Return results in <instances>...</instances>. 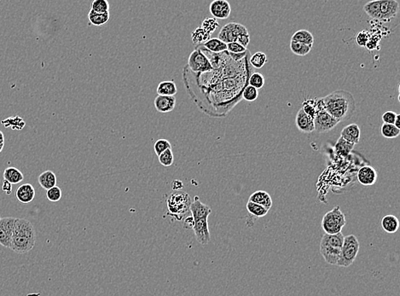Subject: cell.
Instances as JSON below:
<instances>
[{
	"instance_id": "cell-1",
	"label": "cell",
	"mask_w": 400,
	"mask_h": 296,
	"mask_svg": "<svg viewBox=\"0 0 400 296\" xmlns=\"http://www.w3.org/2000/svg\"><path fill=\"white\" fill-rule=\"evenodd\" d=\"M324 110L339 122L350 120L356 110L353 96L345 90H337L321 99Z\"/></svg>"
},
{
	"instance_id": "cell-2",
	"label": "cell",
	"mask_w": 400,
	"mask_h": 296,
	"mask_svg": "<svg viewBox=\"0 0 400 296\" xmlns=\"http://www.w3.org/2000/svg\"><path fill=\"white\" fill-rule=\"evenodd\" d=\"M36 244V232L29 219L16 218L14 230L11 238V248L16 254L29 253Z\"/></svg>"
},
{
	"instance_id": "cell-3",
	"label": "cell",
	"mask_w": 400,
	"mask_h": 296,
	"mask_svg": "<svg viewBox=\"0 0 400 296\" xmlns=\"http://www.w3.org/2000/svg\"><path fill=\"white\" fill-rule=\"evenodd\" d=\"M343 242L344 236L341 232L336 235L324 234L322 236L320 242V253L327 263L333 265L337 264Z\"/></svg>"
},
{
	"instance_id": "cell-4",
	"label": "cell",
	"mask_w": 400,
	"mask_h": 296,
	"mask_svg": "<svg viewBox=\"0 0 400 296\" xmlns=\"http://www.w3.org/2000/svg\"><path fill=\"white\" fill-rule=\"evenodd\" d=\"M192 203V197L188 193L184 191H174L167 200L168 215H172L177 220H182L191 213L190 207Z\"/></svg>"
},
{
	"instance_id": "cell-5",
	"label": "cell",
	"mask_w": 400,
	"mask_h": 296,
	"mask_svg": "<svg viewBox=\"0 0 400 296\" xmlns=\"http://www.w3.org/2000/svg\"><path fill=\"white\" fill-rule=\"evenodd\" d=\"M346 224V216L339 206H336L332 210L327 212L322 217V228L325 232L324 234L336 235L340 233Z\"/></svg>"
},
{
	"instance_id": "cell-6",
	"label": "cell",
	"mask_w": 400,
	"mask_h": 296,
	"mask_svg": "<svg viewBox=\"0 0 400 296\" xmlns=\"http://www.w3.org/2000/svg\"><path fill=\"white\" fill-rule=\"evenodd\" d=\"M359 242L354 235L344 236L343 245L340 252V259L336 265L348 267L354 262L359 251Z\"/></svg>"
},
{
	"instance_id": "cell-7",
	"label": "cell",
	"mask_w": 400,
	"mask_h": 296,
	"mask_svg": "<svg viewBox=\"0 0 400 296\" xmlns=\"http://www.w3.org/2000/svg\"><path fill=\"white\" fill-rule=\"evenodd\" d=\"M188 67L194 73L199 74L209 73L213 70L208 57H206L205 54L197 47L195 48V50L191 53L189 57Z\"/></svg>"
},
{
	"instance_id": "cell-8",
	"label": "cell",
	"mask_w": 400,
	"mask_h": 296,
	"mask_svg": "<svg viewBox=\"0 0 400 296\" xmlns=\"http://www.w3.org/2000/svg\"><path fill=\"white\" fill-rule=\"evenodd\" d=\"M248 29L242 24L238 22H230L224 25L220 30L219 38L221 41L225 44L237 42L239 38L245 34H248Z\"/></svg>"
},
{
	"instance_id": "cell-9",
	"label": "cell",
	"mask_w": 400,
	"mask_h": 296,
	"mask_svg": "<svg viewBox=\"0 0 400 296\" xmlns=\"http://www.w3.org/2000/svg\"><path fill=\"white\" fill-rule=\"evenodd\" d=\"M314 132L318 133H324L333 130L340 123L336 119L331 116L325 110L319 111L313 119Z\"/></svg>"
},
{
	"instance_id": "cell-10",
	"label": "cell",
	"mask_w": 400,
	"mask_h": 296,
	"mask_svg": "<svg viewBox=\"0 0 400 296\" xmlns=\"http://www.w3.org/2000/svg\"><path fill=\"white\" fill-rule=\"evenodd\" d=\"M400 12V3L396 0H379V21H389Z\"/></svg>"
},
{
	"instance_id": "cell-11",
	"label": "cell",
	"mask_w": 400,
	"mask_h": 296,
	"mask_svg": "<svg viewBox=\"0 0 400 296\" xmlns=\"http://www.w3.org/2000/svg\"><path fill=\"white\" fill-rule=\"evenodd\" d=\"M15 220L16 218L13 217H5L0 219V245L3 247H11Z\"/></svg>"
},
{
	"instance_id": "cell-12",
	"label": "cell",
	"mask_w": 400,
	"mask_h": 296,
	"mask_svg": "<svg viewBox=\"0 0 400 296\" xmlns=\"http://www.w3.org/2000/svg\"><path fill=\"white\" fill-rule=\"evenodd\" d=\"M192 230H194L195 237L199 244H202L203 246L209 244L211 236L209 232L208 219L194 220V226Z\"/></svg>"
},
{
	"instance_id": "cell-13",
	"label": "cell",
	"mask_w": 400,
	"mask_h": 296,
	"mask_svg": "<svg viewBox=\"0 0 400 296\" xmlns=\"http://www.w3.org/2000/svg\"><path fill=\"white\" fill-rule=\"evenodd\" d=\"M210 13L215 19H227L231 13L230 4L226 0H214L209 6Z\"/></svg>"
},
{
	"instance_id": "cell-14",
	"label": "cell",
	"mask_w": 400,
	"mask_h": 296,
	"mask_svg": "<svg viewBox=\"0 0 400 296\" xmlns=\"http://www.w3.org/2000/svg\"><path fill=\"white\" fill-rule=\"evenodd\" d=\"M190 211L192 213V217L194 220L208 219L209 215L212 213L211 208H209L208 205L202 203L197 196H195L194 201H192V205L190 207Z\"/></svg>"
},
{
	"instance_id": "cell-15",
	"label": "cell",
	"mask_w": 400,
	"mask_h": 296,
	"mask_svg": "<svg viewBox=\"0 0 400 296\" xmlns=\"http://www.w3.org/2000/svg\"><path fill=\"white\" fill-rule=\"evenodd\" d=\"M295 124L298 130L301 131L303 133H311L314 132L313 118L308 115L302 109L298 111Z\"/></svg>"
},
{
	"instance_id": "cell-16",
	"label": "cell",
	"mask_w": 400,
	"mask_h": 296,
	"mask_svg": "<svg viewBox=\"0 0 400 296\" xmlns=\"http://www.w3.org/2000/svg\"><path fill=\"white\" fill-rule=\"evenodd\" d=\"M154 104L160 113H168L175 109L176 98L174 96H157Z\"/></svg>"
},
{
	"instance_id": "cell-17",
	"label": "cell",
	"mask_w": 400,
	"mask_h": 296,
	"mask_svg": "<svg viewBox=\"0 0 400 296\" xmlns=\"http://www.w3.org/2000/svg\"><path fill=\"white\" fill-rule=\"evenodd\" d=\"M358 181L364 186L373 185L377 180V172L370 166L361 167L358 172Z\"/></svg>"
},
{
	"instance_id": "cell-18",
	"label": "cell",
	"mask_w": 400,
	"mask_h": 296,
	"mask_svg": "<svg viewBox=\"0 0 400 296\" xmlns=\"http://www.w3.org/2000/svg\"><path fill=\"white\" fill-rule=\"evenodd\" d=\"M16 197L22 204H28L34 200L35 190L31 183L21 184L16 191Z\"/></svg>"
},
{
	"instance_id": "cell-19",
	"label": "cell",
	"mask_w": 400,
	"mask_h": 296,
	"mask_svg": "<svg viewBox=\"0 0 400 296\" xmlns=\"http://www.w3.org/2000/svg\"><path fill=\"white\" fill-rule=\"evenodd\" d=\"M361 136V131L357 124H350L346 127H344L343 130L341 131L340 137L345 139L346 141L349 142L352 145H357L360 140Z\"/></svg>"
},
{
	"instance_id": "cell-20",
	"label": "cell",
	"mask_w": 400,
	"mask_h": 296,
	"mask_svg": "<svg viewBox=\"0 0 400 296\" xmlns=\"http://www.w3.org/2000/svg\"><path fill=\"white\" fill-rule=\"evenodd\" d=\"M248 201L260 205L266 208L268 211L272 207V199L266 191H257L249 197Z\"/></svg>"
},
{
	"instance_id": "cell-21",
	"label": "cell",
	"mask_w": 400,
	"mask_h": 296,
	"mask_svg": "<svg viewBox=\"0 0 400 296\" xmlns=\"http://www.w3.org/2000/svg\"><path fill=\"white\" fill-rule=\"evenodd\" d=\"M38 181H39L40 186L46 191L57 186V176L52 171H50V170H47L41 173L38 178Z\"/></svg>"
},
{
	"instance_id": "cell-22",
	"label": "cell",
	"mask_w": 400,
	"mask_h": 296,
	"mask_svg": "<svg viewBox=\"0 0 400 296\" xmlns=\"http://www.w3.org/2000/svg\"><path fill=\"white\" fill-rule=\"evenodd\" d=\"M291 41L312 46L314 43V37L312 35V33L309 32L305 29H301V30H298L297 32L294 33L292 35Z\"/></svg>"
},
{
	"instance_id": "cell-23",
	"label": "cell",
	"mask_w": 400,
	"mask_h": 296,
	"mask_svg": "<svg viewBox=\"0 0 400 296\" xmlns=\"http://www.w3.org/2000/svg\"><path fill=\"white\" fill-rule=\"evenodd\" d=\"M382 226L386 233L393 234L400 228V221L394 215H386L382 219Z\"/></svg>"
},
{
	"instance_id": "cell-24",
	"label": "cell",
	"mask_w": 400,
	"mask_h": 296,
	"mask_svg": "<svg viewBox=\"0 0 400 296\" xmlns=\"http://www.w3.org/2000/svg\"><path fill=\"white\" fill-rule=\"evenodd\" d=\"M4 180H6L9 183L14 185L22 182L24 180V176L20 170L13 166H10L4 170Z\"/></svg>"
},
{
	"instance_id": "cell-25",
	"label": "cell",
	"mask_w": 400,
	"mask_h": 296,
	"mask_svg": "<svg viewBox=\"0 0 400 296\" xmlns=\"http://www.w3.org/2000/svg\"><path fill=\"white\" fill-rule=\"evenodd\" d=\"M158 96H175L177 92V85L172 81L161 82L157 86Z\"/></svg>"
},
{
	"instance_id": "cell-26",
	"label": "cell",
	"mask_w": 400,
	"mask_h": 296,
	"mask_svg": "<svg viewBox=\"0 0 400 296\" xmlns=\"http://www.w3.org/2000/svg\"><path fill=\"white\" fill-rule=\"evenodd\" d=\"M202 46L205 47L206 49H208L209 51L216 53V54L222 53L227 50V44L221 41L218 38L209 39L208 41L204 43Z\"/></svg>"
},
{
	"instance_id": "cell-27",
	"label": "cell",
	"mask_w": 400,
	"mask_h": 296,
	"mask_svg": "<svg viewBox=\"0 0 400 296\" xmlns=\"http://www.w3.org/2000/svg\"><path fill=\"white\" fill-rule=\"evenodd\" d=\"M353 148H354V145L346 141L341 137H340L339 139L337 140L336 146H335V149H336L337 155L342 156V157H347V155H349L352 150L353 149Z\"/></svg>"
},
{
	"instance_id": "cell-28",
	"label": "cell",
	"mask_w": 400,
	"mask_h": 296,
	"mask_svg": "<svg viewBox=\"0 0 400 296\" xmlns=\"http://www.w3.org/2000/svg\"><path fill=\"white\" fill-rule=\"evenodd\" d=\"M89 21L94 26L99 27L107 23L110 18V12L106 13H96L95 11H89L88 14Z\"/></svg>"
},
{
	"instance_id": "cell-29",
	"label": "cell",
	"mask_w": 400,
	"mask_h": 296,
	"mask_svg": "<svg viewBox=\"0 0 400 296\" xmlns=\"http://www.w3.org/2000/svg\"><path fill=\"white\" fill-rule=\"evenodd\" d=\"M210 39H211V34L208 32H206L205 30L201 27L195 29V31L192 33V41L195 44L203 45L204 43L208 41Z\"/></svg>"
},
{
	"instance_id": "cell-30",
	"label": "cell",
	"mask_w": 400,
	"mask_h": 296,
	"mask_svg": "<svg viewBox=\"0 0 400 296\" xmlns=\"http://www.w3.org/2000/svg\"><path fill=\"white\" fill-rule=\"evenodd\" d=\"M4 127H11L14 130L20 131L25 127V121L20 116L10 117L6 120H2Z\"/></svg>"
},
{
	"instance_id": "cell-31",
	"label": "cell",
	"mask_w": 400,
	"mask_h": 296,
	"mask_svg": "<svg viewBox=\"0 0 400 296\" xmlns=\"http://www.w3.org/2000/svg\"><path fill=\"white\" fill-rule=\"evenodd\" d=\"M312 48V46H306V45L301 44V43L290 41L291 51L296 56H300V57L306 56L307 54L311 52Z\"/></svg>"
},
{
	"instance_id": "cell-32",
	"label": "cell",
	"mask_w": 400,
	"mask_h": 296,
	"mask_svg": "<svg viewBox=\"0 0 400 296\" xmlns=\"http://www.w3.org/2000/svg\"><path fill=\"white\" fill-rule=\"evenodd\" d=\"M247 210L250 214L257 217V218H262L268 214V210L260 205L256 204L251 201H248L247 203Z\"/></svg>"
},
{
	"instance_id": "cell-33",
	"label": "cell",
	"mask_w": 400,
	"mask_h": 296,
	"mask_svg": "<svg viewBox=\"0 0 400 296\" xmlns=\"http://www.w3.org/2000/svg\"><path fill=\"white\" fill-rule=\"evenodd\" d=\"M381 132L384 138H396L400 136V129L397 128L394 125L383 123L381 128Z\"/></svg>"
},
{
	"instance_id": "cell-34",
	"label": "cell",
	"mask_w": 400,
	"mask_h": 296,
	"mask_svg": "<svg viewBox=\"0 0 400 296\" xmlns=\"http://www.w3.org/2000/svg\"><path fill=\"white\" fill-rule=\"evenodd\" d=\"M267 63V57L266 54L264 52H256L252 55L251 58H250V64H251L253 67L255 68H262Z\"/></svg>"
},
{
	"instance_id": "cell-35",
	"label": "cell",
	"mask_w": 400,
	"mask_h": 296,
	"mask_svg": "<svg viewBox=\"0 0 400 296\" xmlns=\"http://www.w3.org/2000/svg\"><path fill=\"white\" fill-rule=\"evenodd\" d=\"M110 3L107 0H94L92 4V11L96 13L110 12Z\"/></svg>"
},
{
	"instance_id": "cell-36",
	"label": "cell",
	"mask_w": 400,
	"mask_h": 296,
	"mask_svg": "<svg viewBox=\"0 0 400 296\" xmlns=\"http://www.w3.org/2000/svg\"><path fill=\"white\" fill-rule=\"evenodd\" d=\"M248 84L257 90L261 89L265 85V77L260 73H254L248 80Z\"/></svg>"
},
{
	"instance_id": "cell-37",
	"label": "cell",
	"mask_w": 400,
	"mask_h": 296,
	"mask_svg": "<svg viewBox=\"0 0 400 296\" xmlns=\"http://www.w3.org/2000/svg\"><path fill=\"white\" fill-rule=\"evenodd\" d=\"M219 26H220V23L215 18H206L205 20L202 21L201 28L204 29L206 32L211 34L219 28Z\"/></svg>"
},
{
	"instance_id": "cell-38",
	"label": "cell",
	"mask_w": 400,
	"mask_h": 296,
	"mask_svg": "<svg viewBox=\"0 0 400 296\" xmlns=\"http://www.w3.org/2000/svg\"><path fill=\"white\" fill-rule=\"evenodd\" d=\"M159 162L162 166H170L174 164V153L172 148L167 149L166 151L163 152L158 156Z\"/></svg>"
},
{
	"instance_id": "cell-39",
	"label": "cell",
	"mask_w": 400,
	"mask_h": 296,
	"mask_svg": "<svg viewBox=\"0 0 400 296\" xmlns=\"http://www.w3.org/2000/svg\"><path fill=\"white\" fill-rule=\"evenodd\" d=\"M241 97H242V99L246 100V101H248V102H254L256 99H258V90L255 89L251 85H248L243 90Z\"/></svg>"
},
{
	"instance_id": "cell-40",
	"label": "cell",
	"mask_w": 400,
	"mask_h": 296,
	"mask_svg": "<svg viewBox=\"0 0 400 296\" xmlns=\"http://www.w3.org/2000/svg\"><path fill=\"white\" fill-rule=\"evenodd\" d=\"M171 148H172V145H171L170 142L167 140V139H164V138L157 140L155 145H154V149H155V152H156L157 156H159L161 153L166 151L167 149H171Z\"/></svg>"
},
{
	"instance_id": "cell-41",
	"label": "cell",
	"mask_w": 400,
	"mask_h": 296,
	"mask_svg": "<svg viewBox=\"0 0 400 296\" xmlns=\"http://www.w3.org/2000/svg\"><path fill=\"white\" fill-rule=\"evenodd\" d=\"M62 196H63L62 190L58 186L53 187L46 191V198L52 202L60 201Z\"/></svg>"
},
{
	"instance_id": "cell-42",
	"label": "cell",
	"mask_w": 400,
	"mask_h": 296,
	"mask_svg": "<svg viewBox=\"0 0 400 296\" xmlns=\"http://www.w3.org/2000/svg\"><path fill=\"white\" fill-rule=\"evenodd\" d=\"M370 35L371 33L366 30H362L361 32L358 33L356 36V42L358 44V46L365 47L368 43V39L370 38Z\"/></svg>"
},
{
	"instance_id": "cell-43",
	"label": "cell",
	"mask_w": 400,
	"mask_h": 296,
	"mask_svg": "<svg viewBox=\"0 0 400 296\" xmlns=\"http://www.w3.org/2000/svg\"><path fill=\"white\" fill-rule=\"evenodd\" d=\"M227 51L231 54H242L247 52L248 49L238 43L232 42L227 44Z\"/></svg>"
},
{
	"instance_id": "cell-44",
	"label": "cell",
	"mask_w": 400,
	"mask_h": 296,
	"mask_svg": "<svg viewBox=\"0 0 400 296\" xmlns=\"http://www.w3.org/2000/svg\"><path fill=\"white\" fill-rule=\"evenodd\" d=\"M397 115L398 114L393 112V111H386L383 115V122L385 124H391V125H394L395 120H396Z\"/></svg>"
},
{
	"instance_id": "cell-45",
	"label": "cell",
	"mask_w": 400,
	"mask_h": 296,
	"mask_svg": "<svg viewBox=\"0 0 400 296\" xmlns=\"http://www.w3.org/2000/svg\"><path fill=\"white\" fill-rule=\"evenodd\" d=\"M378 44H379V39H378L377 37H375V36H373L371 34L365 47H366L367 49H369V50H373V49H375V48L377 47Z\"/></svg>"
},
{
	"instance_id": "cell-46",
	"label": "cell",
	"mask_w": 400,
	"mask_h": 296,
	"mask_svg": "<svg viewBox=\"0 0 400 296\" xmlns=\"http://www.w3.org/2000/svg\"><path fill=\"white\" fill-rule=\"evenodd\" d=\"M2 191H4V194L10 196L12 193V191H13V185L11 183H9L6 180H4L3 185H2Z\"/></svg>"
},
{
	"instance_id": "cell-47",
	"label": "cell",
	"mask_w": 400,
	"mask_h": 296,
	"mask_svg": "<svg viewBox=\"0 0 400 296\" xmlns=\"http://www.w3.org/2000/svg\"><path fill=\"white\" fill-rule=\"evenodd\" d=\"M194 226V219L192 216H189L187 218H185L184 220V229H192Z\"/></svg>"
},
{
	"instance_id": "cell-48",
	"label": "cell",
	"mask_w": 400,
	"mask_h": 296,
	"mask_svg": "<svg viewBox=\"0 0 400 296\" xmlns=\"http://www.w3.org/2000/svg\"><path fill=\"white\" fill-rule=\"evenodd\" d=\"M171 186H172L174 191H178L184 187V184H183V182L181 180H176L172 182Z\"/></svg>"
},
{
	"instance_id": "cell-49",
	"label": "cell",
	"mask_w": 400,
	"mask_h": 296,
	"mask_svg": "<svg viewBox=\"0 0 400 296\" xmlns=\"http://www.w3.org/2000/svg\"><path fill=\"white\" fill-rule=\"evenodd\" d=\"M394 126H395L397 128L400 129V115H399V114H398V115H397L396 120H395V122H394Z\"/></svg>"
},
{
	"instance_id": "cell-50",
	"label": "cell",
	"mask_w": 400,
	"mask_h": 296,
	"mask_svg": "<svg viewBox=\"0 0 400 296\" xmlns=\"http://www.w3.org/2000/svg\"><path fill=\"white\" fill-rule=\"evenodd\" d=\"M4 141L0 142V153H1V152H2V150H3V148H4Z\"/></svg>"
},
{
	"instance_id": "cell-51",
	"label": "cell",
	"mask_w": 400,
	"mask_h": 296,
	"mask_svg": "<svg viewBox=\"0 0 400 296\" xmlns=\"http://www.w3.org/2000/svg\"><path fill=\"white\" fill-rule=\"evenodd\" d=\"M4 141V135L1 131H0V142Z\"/></svg>"
},
{
	"instance_id": "cell-52",
	"label": "cell",
	"mask_w": 400,
	"mask_h": 296,
	"mask_svg": "<svg viewBox=\"0 0 400 296\" xmlns=\"http://www.w3.org/2000/svg\"><path fill=\"white\" fill-rule=\"evenodd\" d=\"M2 219V218H1V216H0V219Z\"/></svg>"
}]
</instances>
